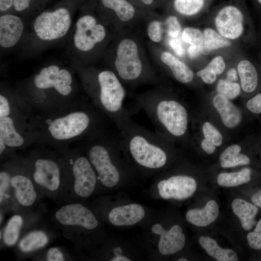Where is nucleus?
<instances>
[{"label": "nucleus", "mask_w": 261, "mask_h": 261, "mask_svg": "<svg viewBox=\"0 0 261 261\" xmlns=\"http://www.w3.org/2000/svg\"><path fill=\"white\" fill-rule=\"evenodd\" d=\"M22 97L30 109L39 113L52 111L78 99H75L76 84L72 69L52 63L40 68L29 80Z\"/></svg>", "instance_id": "nucleus-2"}, {"label": "nucleus", "mask_w": 261, "mask_h": 261, "mask_svg": "<svg viewBox=\"0 0 261 261\" xmlns=\"http://www.w3.org/2000/svg\"><path fill=\"white\" fill-rule=\"evenodd\" d=\"M167 33L172 38H176L181 31V26L177 17L170 16L166 20Z\"/></svg>", "instance_id": "nucleus-38"}, {"label": "nucleus", "mask_w": 261, "mask_h": 261, "mask_svg": "<svg viewBox=\"0 0 261 261\" xmlns=\"http://www.w3.org/2000/svg\"><path fill=\"white\" fill-rule=\"evenodd\" d=\"M234 215L239 219L242 228L249 231L256 223L255 218L258 213V208L255 204L245 200L236 198L231 203Z\"/></svg>", "instance_id": "nucleus-22"}, {"label": "nucleus", "mask_w": 261, "mask_h": 261, "mask_svg": "<svg viewBox=\"0 0 261 261\" xmlns=\"http://www.w3.org/2000/svg\"><path fill=\"white\" fill-rule=\"evenodd\" d=\"M0 207H16L13 198L10 185V175L6 166L3 167L0 172Z\"/></svg>", "instance_id": "nucleus-31"}, {"label": "nucleus", "mask_w": 261, "mask_h": 261, "mask_svg": "<svg viewBox=\"0 0 261 261\" xmlns=\"http://www.w3.org/2000/svg\"><path fill=\"white\" fill-rule=\"evenodd\" d=\"M115 66L117 74L126 81H134L142 75L143 66L138 55L136 44L124 39L118 44Z\"/></svg>", "instance_id": "nucleus-14"}, {"label": "nucleus", "mask_w": 261, "mask_h": 261, "mask_svg": "<svg viewBox=\"0 0 261 261\" xmlns=\"http://www.w3.org/2000/svg\"><path fill=\"white\" fill-rule=\"evenodd\" d=\"M44 259L47 261H63L66 260V255L60 248L52 247L47 249Z\"/></svg>", "instance_id": "nucleus-40"}, {"label": "nucleus", "mask_w": 261, "mask_h": 261, "mask_svg": "<svg viewBox=\"0 0 261 261\" xmlns=\"http://www.w3.org/2000/svg\"><path fill=\"white\" fill-rule=\"evenodd\" d=\"M251 170L244 168L237 172L221 173L217 176V183L225 188L237 187L248 183L251 179Z\"/></svg>", "instance_id": "nucleus-28"}, {"label": "nucleus", "mask_w": 261, "mask_h": 261, "mask_svg": "<svg viewBox=\"0 0 261 261\" xmlns=\"http://www.w3.org/2000/svg\"><path fill=\"white\" fill-rule=\"evenodd\" d=\"M219 212L217 202L211 200L202 208L189 210L186 213V218L189 223L200 227H206L214 222L218 218Z\"/></svg>", "instance_id": "nucleus-20"}, {"label": "nucleus", "mask_w": 261, "mask_h": 261, "mask_svg": "<svg viewBox=\"0 0 261 261\" xmlns=\"http://www.w3.org/2000/svg\"><path fill=\"white\" fill-rule=\"evenodd\" d=\"M49 241V236L44 231L35 230L22 238L18 243V247L21 252L29 254L44 247Z\"/></svg>", "instance_id": "nucleus-24"}, {"label": "nucleus", "mask_w": 261, "mask_h": 261, "mask_svg": "<svg viewBox=\"0 0 261 261\" xmlns=\"http://www.w3.org/2000/svg\"><path fill=\"white\" fill-rule=\"evenodd\" d=\"M204 0H174V6L181 14L191 15L199 12L202 8Z\"/></svg>", "instance_id": "nucleus-33"}, {"label": "nucleus", "mask_w": 261, "mask_h": 261, "mask_svg": "<svg viewBox=\"0 0 261 261\" xmlns=\"http://www.w3.org/2000/svg\"><path fill=\"white\" fill-rule=\"evenodd\" d=\"M217 75L221 74L225 68V63L221 56L214 58L206 66Z\"/></svg>", "instance_id": "nucleus-41"}, {"label": "nucleus", "mask_w": 261, "mask_h": 261, "mask_svg": "<svg viewBox=\"0 0 261 261\" xmlns=\"http://www.w3.org/2000/svg\"><path fill=\"white\" fill-rule=\"evenodd\" d=\"M251 201L254 204L261 208V189L255 192L252 196Z\"/></svg>", "instance_id": "nucleus-48"}, {"label": "nucleus", "mask_w": 261, "mask_h": 261, "mask_svg": "<svg viewBox=\"0 0 261 261\" xmlns=\"http://www.w3.org/2000/svg\"><path fill=\"white\" fill-rule=\"evenodd\" d=\"M157 187L162 198L183 200L194 194L197 188V184L191 176L178 174L160 181Z\"/></svg>", "instance_id": "nucleus-15"}, {"label": "nucleus", "mask_w": 261, "mask_h": 261, "mask_svg": "<svg viewBox=\"0 0 261 261\" xmlns=\"http://www.w3.org/2000/svg\"><path fill=\"white\" fill-rule=\"evenodd\" d=\"M201 146L203 150L208 154H213L216 147L212 143L205 138L201 142Z\"/></svg>", "instance_id": "nucleus-46"}, {"label": "nucleus", "mask_w": 261, "mask_h": 261, "mask_svg": "<svg viewBox=\"0 0 261 261\" xmlns=\"http://www.w3.org/2000/svg\"><path fill=\"white\" fill-rule=\"evenodd\" d=\"M119 137L124 149L133 160L143 168L157 170L164 167L168 156L162 137L131 120L118 129Z\"/></svg>", "instance_id": "nucleus-4"}, {"label": "nucleus", "mask_w": 261, "mask_h": 261, "mask_svg": "<svg viewBox=\"0 0 261 261\" xmlns=\"http://www.w3.org/2000/svg\"><path fill=\"white\" fill-rule=\"evenodd\" d=\"M238 79L236 71L234 68L229 69L227 73V80L230 81H235Z\"/></svg>", "instance_id": "nucleus-49"}, {"label": "nucleus", "mask_w": 261, "mask_h": 261, "mask_svg": "<svg viewBox=\"0 0 261 261\" xmlns=\"http://www.w3.org/2000/svg\"><path fill=\"white\" fill-rule=\"evenodd\" d=\"M10 175V185L16 207L23 211L32 209L39 201L37 189L22 160H15L6 165Z\"/></svg>", "instance_id": "nucleus-11"}, {"label": "nucleus", "mask_w": 261, "mask_h": 261, "mask_svg": "<svg viewBox=\"0 0 261 261\" xmlns=\"http://www.w3.org/2000/svg\"><path fill=\"white\" fill-rule=\"evenodd\" d=\"M37 189L41 194L54 200L65 201L66 168L64 154L37 150L23 160Z\"/></svg>", "instance_id": "nucleus-3"}, {"label": "nucleus", "mask_w": 261, "mask_h": 261, "mask_svg": "<svg viewBox=\"0 0 261 261\" xmlns=\"http://www.w3.org/2000/svg\"><path fill=\"white\" fill-rule=\"evenodd\" d=\"M102 4L114 10L118 18L128 21L134 15L135 9L126 0H101Z\"/></svg>", "instance_id": "nucleus-32"}, {"label": "nucleus", "mask_w": 261, "mask_h": 261, "mask_svg": "<svg viewBox=\"0 0 261 261\" xmlns=\"http://www.w3.org/2000/svg\"><path fill=\"white\" fill-rule=\"evenodd\" d=\"M246 107L253 113H261V93L249 99L246 102Z\"/></svg>", "instance_id": "nucleus-42"}, {"label": "nucleus", "mask_w": 261, "mask_h": 261, "mask_svg": "<svg viewBox=\"0 0 261 261\" xmlns=\"http://www.w3.org/2000/svg\"><path fill=\"white\" fill-rule=\"evenodd\" d=\"M243 14L237 8L226 6L218 13L215 18L216 27L224 37L235 39L240 36L243 31Z\"/></svg>", "instance_id": "nucleus-17"}, {"label": "nucleus", "mask_w": 261, "mask_h": 261, "mask_svg": "<svg viewBox=\"0 0 261 261\" xmlns=\"http://www.w3.org/2000/svg\"><path fill=\"white\" fill-rule=\"evenodd\" d=\"M53 219L59 227L72 239L81 230L92 231L99 225L94 214L87 207L77 201L69 202L55 210Z\"/></svg>", "instance_id": "nucleus-10"}, {"label": "nucleus", "mask_w": 261, "mask_h": 261, "mask_svg": "<svg viewBox=\"0 0 261 261\" xmlns=\"http://www.w3.org/2000/svg\"><path fill=\"white\" fill-rule=\"evenodd\" d=\"M117 138L105 131L83 141L86 155L96 172L98 180L108 188L115 187L120 179L119 170L112 156Z\"/></svg>", "instance_id": "nucleus-8"}, {"label": "nucleus", "mask_w": 261, "mask_h": 261, "mask_svg": "<svg viewBox=\"0 0 261 261\" xmlns=\"http://www.w3.org/2000/svg\"><path fill=\"white\" fill-rule=\"evenodd\" d=\"M217 90L229 99L236 98L240 93V87L237 83L228 80H220L217 86Z\"/></svg>", "instance_id": "nucleus-34"}, {"label": "nucleus", "mask_w": 261, "mask_h": 261, "mask_svg": "<svg viewBox=\"0 0 261 261\" xmlns=\"http://www.w3.org/2000/svg\"><path fill=\"white\" fill-rule=\"evenodd\" d=\"M161 61L171 70L175 78L182 83L190 82L194 77L192 70L176 57L167 52L160 56Z\"/></svg>", "instance_id": "nucleus-25"}, {"label": "nucleus", "mask_w": 261, "mask_h": 261, "mask_svg": "<svg viewBox=\"0 0 261 261\" xmlns=\"http://www.w3.org/2000/svg\"><path fill=\"white\" fill-rule=\"evenodd\" d=\"M246 239L251 248L255 250L261 249V218L257 223L254 230L247 233Z\"/></svg>", "instance_id": "nucleus-37"}, {"label": "nucleus", "mask_w": 261, "mask_h": 261, "mask_svg": "<svg viewBox=\"0 0 261 261\" xmlns=\"http://www.w3.org/2000/svg\"><path fill=\"white\" fill-rule=\"evenodd\" d=\"M203 132L204 138L212 143L216 146H219L222 144V135L210 122H205L203 123Z\"/></svg>", "instance_id": "nucleus-36"}, {"label": "nucleus", "mask_w": 261, "mask_h": 261, "mask_svg": "<svg viewBox=\"0 0 261 261\" xmlns=\"http://www.w3.org/2000/svg\"><path fill=\"white\" fill-rule=\"evenodd\" d=\"M106 118L92 103L79 99L63 107L29 119L36 141L65 149L72 142L84 141L105 132Z\"/></svg>", "instance_id": "nucleus-1"}, {"label": "nucleus", "mask_w": 261, "mask_h": 261, "mask_svg": "<svg viewBox=\"0 0 261 261\" xmlns=\"http://www.w3.org/2000/svg\"><path fill=\"white\" fill-rule=\"evenodd\" d=\"M26 113L14 111L7 116L0 117V141L9 149L21 148L29 144V137H36Z\"/></svg>", "instance_id": "nucleus-12"}, {"label": "nucleus", "mask_w": 261, "mask_h": 261, "mask_svg": "<svg viewBox=\"0 0 261 261\" xmlns=\"http://www.w3.org/2000/svg\"><path fill=\"white\" fill-rule=\"evenodd\" d=\"M241 150V146L238 145L226 148L219 157L221 166L226 168L249 164L250 162L249 157L240 153Z\"/></svg>", "instance_id": "nucleus-27"}, {"label": "nucleus", "mask_w": 261, "mask_h": 261, "mask_svg": "<svg viewBox=\"0 0 261 261\" xmlns=\"http://www.w3.org/2000/svg\"><path fill=\"white\" fill-rule=\"evenodd\" d=\"M25 21L19 16L10 13L0 16V46L3 49L13 48L25 35Z\"/></svg>", "instance_id": "nucleus-16"}, {"label": "nucleus", "mask_w": 261, "mask_h": 261, "mask_svg": "<svg viewBox=\"0 0 261 261\" xmlns=\"http://www.w3.org/2000/svg\"><path fill=\"white\" fill-rule=\"evenodd\" d=\"M170 45L175 54L179 56H182L184 54V49L180 40L176 38H173L169 42Z\"/></svg>", "instance_id": "nucleus-44"}, {"label": "nucleus", "mask_w": 261, "mask_h": 261, "mask_svg": "<svg viewBox=\"0 0 261 261\" xmlns=\"http://www.w3.org/2000/svg\"><path fill=\"white\" fill-rule=\"evenodd\" d=\"M178 261H187L188 260L185 258H181L178 260Z\"/></svg>", "instance_id": "nucleus-52"}, {"label": "nucleus", "mask_w": 261, "mask_h": 261, "mask_svg": "<svg viewBox=\"0 0 261 261\" xmlns=\"http://www.w3.org/2000/svg\"><path fill=\"white\" fill-rule=\"evenodd\" d=\"M24 223L23 217L19 214L13 215L7 222L3 233L2 240L7 246L15 245L19 239Z\"/></svg>", "instance_id": "nucleus-29"}, {"label": "nucleus", "mask_w": 261, "mask_h": 261, "mask_svg": "<svg viewBox=\"0 0 261 261\" xmlns=\"http://www.w3.org/2000/svg\"><path fill=\"white\" fill-rule=\"evenodd\" d=\"M72 23V14L66 7L43 12L32 21V42L45 44L59 41L71 31Z\"/></svg>", "instance_id": "nucleus-9"}, {"label": "nucleus", "mask_w": 261, "mask_h": 261, "mask_svg": "<svg viewBox=\"0 0 261 261\" xmlns=\"http://www.w3.org/2000/svg\"><path fill=\"white\" fill-rule=\"evenodd\" d=\"M14 6V0H0V11L1 14Z\"/></svg>", "instance_id": "nucleus-47"}, {"label": "nucleus", "mask_w": 261, "mask_h": 261, "mask_svg": "<svg viewBox=\"0 0 261 261\" xmlns=\"http://www.w3.org/2000/svg\"><path fill=\"white\" fill-rule=\"evenodd\" d=\"M111 261H130V260L127 257L124 256H116L113 257L111 260Z\"/></svg>", "instance_id": "nucleus-50"}, {"label": "nucleus", "mask_w": 261, "mask_h": 261, "mask_svg": "<svg viewBox=\"0 0 261 261\" xmlns=\"http://www.w3.org/2000/svg\"><path fill=\"white\" fill-rule=\"evenodd\" d=\"M31 0H14V9L18 13L29 8Z\"/></svg>", "instance_id": "nucleus-45"}, {"label": "nucleus", "mask_w": 261, "mask_h": 261, "mask_svg": "<svg viewBox=\"0 0 261 261\" xmlns=\"http://www.w3.org/2000/svg\"><path fill=\"white\" fill-rule=\"evenodd\" d=\"M213 102L226 127L233 128L240 124L242 119L241 113L229 99L218 93L214 97Z\"/></svg>", "instance_id": "nucleus-21"}, {"label": "nucleus", "mask_w": 261, "mask_h": 261, "mask_svg": "<svg viewBox=\"0 0 261 261\" xmlns=\"http://www.w3.org/2000/svg\"><path fill=\"white\" fill-rule=\"evenodd\" d=\"M145 215V210L141 205L131 203L114 208L109 212L108 218L115 226H128L141 221Z\"/></svg>", "instance_id": "nucleus-19"}, {"label": "nucleus", "mask_w": 261, "mask_h": 261, "mask_svg": "<svg viewBox=\"0 0 261 261\" xmlns=\"http://www.w3.org/2000/svg\"><path fill=\"white\" fill-rule=\"evenodd\" d=\"M61 150L66 167L65 201L73 202L90 197L95 191L98 177L88 159L79 151L67 148Z\"/></svg>", "instance_id": "nucleus-7"}, {"label": "nucleus", "mask_w": 261, "mask_h": 261, "mask_svg": "<svg viewBox=\"0 0 261 261\" xmlns=\"http://www.w3.org/2000/svg\"><path fill=\"white\" fill-rule=\"evenodd\" d=\"M261 4V0H257Z\"/></svg>", "instance_id": "nucleus-53"}, {"label": "nucleus", "mask_w": 261, "mask_h": 261, "mask_svg": "<svg viewBox=\"0 0 261 261\" xmlns=\"http://www.w3.org/2000/svg\"><path fill=\"white\" fill-rule=\"evenodd\" d=\"M199 243L206 253L217 261H238V256L233 250L221 247L217 241L211 237L201 236L199 238Z\"/></svg>", "instance_id": "nucleus-23"}, {"label": "nucleus", "mask_w": 261, "mask_h": 261, "mask_svg": "<svg viewBox=\"0 0 261 261\" xmlns=\"http://www.w3.org/2000/svg\"><path fill=\"white\" fill-rule=\"evenodd\" d=\"M147 34L151 40L158 43L161 40V29L159 21H153L149 23L147 28Z\"/></svg>", "instance_id": "nucleus-39"}, {"label": "nucleus", "mask_w": 261, "mask_h": 261, "mask_svg": "<svg viewBox=\"0 0 261 261\" xmlns=\"http://www.w3.org/2000/svg\"><path fill=\"white\" fill-rule=\"evenodd\" d=\"M106 35L105 28L98 23L93 16L83 15L75 23L71 39L72 47L74 53L88 52L102 42Z\"/></svg>", "instance_id": "nucleus-13"}, {"label": "nucleus", "mask_w": 261, "mask_h": 261, "mask_svg": "<svg viewBox=\"0 0 261 261\" xmlns=\"http://www.w3.org/2000/svg\"><path fill=\"white\" fill-rule=\"evenodd\" d=\"M145 4H150L153 1V0H141Z\"/></svg>", "instance_id": "nucleus-51"}, {"label": "nucleus", "mask_w": 261, "mask_h": 261, "mask_svg": "<svg viewBox=\"0 0 261 261\" xmlns=\"http://www.w3.org/2000/svg\"><path fill=\"white\" fill-rule=\"evenodd\" d=\"M182 39L189 44L190 46L202 49L203 35L199 29L190 27L185 28L182 32Z\"/></svg>", "instance_id": "nucleus-35"}, {"label": "nucleus", "mask_w": 261, "mask_h": 261, "mask_svg": "<svg viewBox=\"0 0 261 261\" xmlns=\"http://www.w3.org/2000/svg\"><path fill=\"white\" fill-rule=\"evenodd\" d=\"M146 113L161 136L166 132L175 137L186 133L188 114L185 106L174 99L159 97L158 95L140 98L136 102Z\"/></svg>", "instance_id": "nucleus-6"}, {"label": "nucleus", "mask_w": 261, "mask_h": 261, "mask_svg": "<svg viewBox=\"0 0 261 261\" xmlns=\"http://www.w3.org/2000/svg\"><path fill=\"white\" fill-rule=\"evenodd\" d=\"M95 80L97 89L89 91L91 103L119 129L131 120L125 106L126 91L112 71L99 72Z\"/></svg>", "instance_id": "nucleus-5"}, {"label": "nucleus", "mask_w": 261, "mask_h": 261, "mask_svg": "<svg viewBox=\"0 0 261 261\" xmlns=\"http://www.w3.org/2000/svg\"><path fill=\"white\" fill-rule=\"evenodd\" d=\"M231 45L226 38L210 28L204 29L203 34L202 53L208 54L211 51Z\"/></svg>", "instance_id": "nucleus-30"}, {"label": "nucleus", "mask_w": 261, "mask_h": 261, "mask_svg": "<svg viewBox=\"0 0 261 261\" xmlns=\"http://www.w3.org/2000/svg\"><path fill=\"white\" fill-rule=\"evenodd\" d=\"M237 69L243 90L247 93L254 91L258 85V76L253 65L247 60H243L238 63Z\"/></svg>", "instance_id": "nucleus-26"}, {"label": "nucleus", "mask_w": 261, "mask_h": 261, "mask_svg": "<svg viewBox=\"0 0 261 261\" xmlns=\"http://www.w3.org/2000/svg\"><path fill=\"white\" fill-rule=\"evenodd\" d=\"M198 76H201L205 83H213L217 78V74L206 67L196 73Z\"/></svg>", "instance_id": "nucleus-43"}, {"label": "nucleus", "mask_w": 261, "mask_h": 261, "mask_svg": "<svg viewBox=\"0 0 261 261\" xmlns=\"http://www.w3.org/2000/svg\"><path fill=\"white\" fill-rule=\"evenodd\" d=\"M151 230L160 236L158 249L163 255L174 254L181 250L185 245V235L179 225H174L166 230L162 225L156 223L152 226Z\"/></svg>", "instance_id": "nucleus-18"}]
</instances>
